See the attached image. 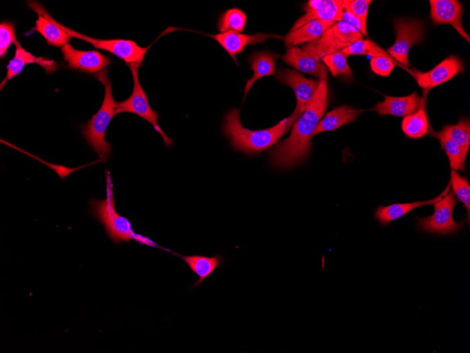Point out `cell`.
Here are the masks:
<instances>
[{"label": "cell", "mask_w": 470, "mask_h": 353, "mask_svg": "<svg viewBox=\"0 0 470 353\" xmlns=\"http://www.w3.org/2000/svg\"><path fill=\"white\" fill-rule=\"evenodd\" d=\"M275 78L293 89L296 97L294 112L300 116L313 100L319 81L307 79L298 71L288 68L277 70Z\"/></svg>", "instance_id": "10"}, {"label": "cell", "mask_w": 470, "mask_h": 353, "mask_svg": "<svg viewBox=\"0 0 470 353\" xmlns=\"http://www.w3.org/2000/svg\"><path fill=\"white\" fill-rule=\"evenodd\" d=\"M425 98L422 97L421 105L417 111L402 120V130L409 138H421L428 133L429 124L426 111Z\"/></svg>", "instance_id": "24"}, {"label": "cell", "mask_w": 470, "mask_h": 353, "mask_svg": "<svg viewBox=\"0 0 470 353\" xmlns=\"http://www.w3.org/2000/svg\"><path fill=\"white\" fill-rule=\"evenodd\" d=\"M27 5L36 13H39L44 17L51 20L63 30L67 32L71 37L82 39L91 44L97 49L108 51L123 60L127 65L138 63L141 66L144 63V59L149 47H140L134 41L130 39H101L87 36L56 21L50 16L46 8L37 1H27Z\"/></svg>", "instance_id": "5"}, {"label": "cell", "mask_w": 470, "mask_h": 353, "mask_svg": "<svg viewBox=\"0 0 470 353\" xmlns=\"http://www.w3.org/2000/svg\"><path fill=\"white\" fill-rule=\"evenodd\" d=\"M327 104V82L319 80L313 100L293 124L290 136L270 151L269 159L273 166L290 168L307 159L312 147L311 135L323 117Z\"/></svg>", "instance_id": "1"}, {"label": "cell", "mask_w": 470, "mask_h": 353, "mask_svg": "<svg viewBox=\"0 0 470 353\" xmlns=\"http://www.w3.org/2000/svg\"><path fill=\"white\" fill-rule=\"evenodd\" d=\"M341 20L348 23L359 30L362 35H364L365 37L368 36L367 29L362 26L360 20L350 12L343 9Z\"/></svg>", "instance_id": "35"}, {"label": "cell", "mask_w": 470, "mask_h": 353, "mask_svg": "<svg viewBox=\"0 0 470 353\" xmlns=\"http://www.w3.org/2000/svg\"><path fill=\"white\" fill-rule=\"evenodd\" d=\"M14 44L15 45V55L8 62L7 74L1 84V89H3L7 81L20 73L26 64L38 63L49 73L55 70L56 67L53 61L34 56L25 50L18 41H16Z\"/></svg>", "instance_id": "21"}, {"label": "cell", "mask_w": 470, "mask_h": 353, "mask_svg": "<svg viewBox=\"0 0 470 353\" xmlns=\"http://www.w3.org/2000/svg\"><path fill=\"white\" fill-rule=\"evenodd\" d=\"M371 0H342L343 9L357 17L362 26L367 29V18Z\"/></svg>", "instance_id": "32"}, {"label": "cell", "mask_w": 470, "mask_h": 353, "mask_svg": "<svg viewBox=\"0 0 470 353\" xmlns=\"http://www.w3.org/2000/svg\"><path fill=\"white\" fill-rule=\"evenodd\" d=\"M300 116L296 113L266 129L249 130L240 120V111L233 109L224 116L222 132L232 147L244 154L255 155L276 144L291 128Z\"/></svg>", "instance_id": "2"}, {"label": "cell", "mask_w": 470, "mask_h": 353, "mask_svg": "<svg viewBox=\"0 0 470 353\" xmlns=\"http://www.w3.org/2000/svg\"><path fill=\"white\" fill-rule=\"evenodd\" d=\"M436 136L440 140L441 147L447 156L451 169L456 171H464L467 154L456 142L449 137L439 132H436Z\"/></svg>", "instance_id": "29"}, {"label": "cell", "mask_w": 470, "mask_h": 353, "mask_svg": "<svg viewBox=\"0 0 470 353\" xmlns=\"http://www.w3.org/2000/svg\"><path fill=\"white\" fill-rule=\"evenodd\" d=\"M438 132L456 142L467 154L470 146V123L468 119H459L455 125H446Z\"/></svg>", "instance_id": "28"}, {"label": "cell", "mask_w": 470, "mask_h": 353, "mask_svg": "<svg viewBox=\"0 0 470 353\" xmlns=\"http://www.w3.org/2000/svg\"><path fill=\"white\" fill-rule=\"evenodd\" d=\"M303 9L305 13L295 22L291 30H296L313 20L341 21L342 0H310Z\"/></svg>", "instance_id": "15"}, {"label": "cell", "mask_w": 470, "mask_h": 353, "mask_svg": "<svg viewBox=\"0 0 470 353\" xmlns=\"http://www.w3.org/2000/svg\"><path fill=\"white\" fill-rule=\"evenodd\" d=\"M322 60L334 77L343 76L347 81L353 80L352 71L342 51L328 55Z\"/></svg>", "instance_id": "30"}, {"label": "cell", "mask_w": 470, "mask_h": 353, "mask_svg": "<svg viewBox=\"0 0 470 353\" xmlns=\"http://www.w3.org/2000/svg\"><path fill=\"white\" fill-rule=\"evenodd\" d=\"M205 35L215 39L238 66L236 54H241L247 45L262 44L269 38L284 39L281 35L262 32L248 35L229 31L215 35Z\"/></svg>", "instance_id": "13"}, {"label": "cell", "mask_w": 470, "mask_h": 353, "mask_svg": "<svg viewBox=\"0 0 470 353\" xmlns=\"http://www.w3.org/2000/svg\"><path fill=\"white\" fill-rule=\"evenodd\" d=\"M172 253L182 258L191 271L198 276V280L193 283L191 287H195L202 284L204 280L209 277L224 262V259L220 254H215L209 257L201 255L184 256L174 252Z\"/></svg>", "instance_id": "23"}, {"label": "cell", "mask_w": 470, "mask_h": 353, "mask_svg": "<svg viewBox=\"0 0 470 353\" xmlns=\"http://www.w3.org/2000/svg\"><path fill=\"white\" fill-rule=\"evenodd\" d=\"M335 23L333 20H310L296 30H290L284 38L285 46L288 49L303 43L313 42Z\"/></svg>", "instance_id": "20"}, {"label": "cell", "mask_w": 470, "mask_h": 353, "mask_svg": "<svg viewBox=\"0 0 470 353\" xmlns=\"http://www.w3.org/2000/svg\"><path fill=\"white\" fill-rule=\"evenodd\" d=\"M394 28L395 43L386 49V51L394 60L405 67L408 66L410 65L408 60L410 48L424 40V24L417 19L398 18L394 20Z\"/></svg>", "instance_id": "9"}, {"label": "cell", "mask_w": 470, "mask_h": 353, "mask_svg": "<svg viewBox=\"0 0 470 353\" xmlns=\"http://www.w3.org/2000/svg\"><path fill=\"white\" fill-rule=\"evenodd\" d=\"M348 57L350 55H367L371 57H384L391 60L395 65L405 69L412 75V70L394 60L386 51L371 39H362L353 42L341 51Z\"/></svg>", "instance_id": "26"}, {"label": "cell", "mask_w": 470, "mask_h": 353, "mask_svg": "<svg viewBox=\"0 0 470 353\" xmlns=\"http://www.w3.org/2000/svg\"><path fill=\"white\" fill-rule=\"evenodd\" d=\"M37 14V20L32 30L41 34L46 40L49 45L63 47L68 44L71 37L56 25L51 20Z\"/></svg>", "instance_id": "25"}, {"label": "cell", "mask_w": 470, "mask_h": 353, "mask_svg": "<svg viewBox=\"0 0 470 353\" xmlns=\"http://www.w3.org/2000/svg\"><path fill=\"white\" fill-rule=\"evenodd\" d=\"M281 59L298 71L318 78L319 80L327 79L326 66L298 47L287 49V52L282 56Z\"/></svg>", "instance_id": "17"}, {"label": "cell", "mask_w": 470, "mask_h": 353, "mask_svg": "<svg viewBox=\"0 0 470 353\" xmlns=\"http://www.w3.org/2000/svg\"><path fill=\"white\" fill-rule=\"evenodd\" d=\"M431 18L435 25L447 24L468 42L470 38L462 22L463 8L457 0H430Z\"/></svg>", "instance_id": "14"}, {"label": "cell", "mask_w": 470, "mask_h": 353, "mask_svg": "<svg viewBox=\"0 0 470 353\" xmlns=\"http://www.w3.org/2000/svg\"><path fill=\"white\" fill-rule=\"evenodd\" d=\"M450 183L456 198L462 202L466 209L467 221L469 223L470 186L468 180L466 178L461 176L457 171L452 170Z\"/></svg>", "instance_id": "31"}, {"label": "cell", "mask_w": 470, "mask_h": 353, "mask_svg": "<svg viewBox=\"0 0 470 353\" xmlns=\"http://www.w3.org/2000/svg\"><path fill=\"white\" fill-rule=\"evenodd\" d=\"M106 197L103 200L97 199L90 202V213L103 225L106 235L117 244L121 242H129L134 240L141 245L158 247L148 237L135 233L127 218L120 215L115 206L113 185L110 172L106 169ZM167 250L166 249H164ZM169 251V250H167Z\"/></svg>", "instance_id": "3"}, {"label": "cell", "mask_w": 470, "mask_h": 353, "mask_svg": "<svg viewBox=\"0 0 470 353\" xmlns=\"http://www.w3.org/2000/svg\"><path fill=\"white\" fill-rule=\"evenodd\" d=\"M421 100L422 97L417 92L405 97L386 95L384 100L378 102L371 110L381 116L392 115L405 118L418 110Z\"/></svg>", "instance_id": "16"}, {"label": "cell", "mask_w": 470, "mask_h": 353, "mask_svg": "<svg viewBox=\"0 0 470 353\" xmlns=\"http://www.w3.org/2000/svg\"><path fill=\"white\" fill-rule=\"evenodd\" d=\"M61 52L68 67L75 70L96 73L113 62L110 57L97 51L77 50L69 43L61 47Z\"/></svg>", "instance_id": "12"}, {"label": "cell", "mask_w": 470, "mask_h": 353, "mask_svg": "<svg viewBox=\"0 0 470 353\" xmlns=\"http://www.w3.org/2000/svg\"><path fill=\"white\" fill-rule=\"evenodd\" d=\"M394 63L384 57H372L370 66L374 73L381 76H388L394 68Z\"/></svg>", "instance_id": "34"}, {"label": "cell", "mask_w": 470, "mask_h": 353, "mask_svg": "<svg viewBox=\"0 0 470 353\" xmlns=\"http://www.w3.org/2000/svg\"><path fill=\"white\" fill-rule=\"evenodd\" d=\"M463 71L464 65L462 60L458 56L452 55L445 58L428 71L421 72L417 69H413L412 75L416 80L418 85L424 89L425 92H427Z\"/></svg>", "instance_id": "11"}, {"label": "cell", "mask_w": 470, "mask_h": 353, "mask_svg": "<svg viewBox=\"0 0 470 353\" xmlns=\"http://www.w3.org/2000/svg\"><path fill=\"white\" fill-rule=\"evenodd\" d=\"M96 78L104 86L103 101L99 111L82 127V134L89 146L98 154L100 161L106 163L112 151L111 145L106 140V131L118 108L112 84L108 76V68L94 73Z\"/></svg>", "instance_id": "4"}, {"label": "cell", "mask_w": 470, "mask_h": 353, "mask_svg": "<svg viewBox=\"0 0 470 353\" xmlns=\"http://www.w3.org/2000/svg\"><path fill=\"white\" fill-rule=\"evenodd\" d=\"M279 57V54L267 51H255L249 55L248 64L254 73L251 78L246 80L243 100L256 81L265 76H275V61Z\"/></svg>", "instance_id": "18"}, {"label": "cell", "mask_w": 470, "mask_h": 353, "mask_svg": "<svg viewBox=\"0 0 470 353\" xmlns=\"http://www.w3.org/2000/svg\"><path fill=\"white\" fill-rule=\"evenodd\" d=\"M450 183L449 182L445 190L440 195L429 200L410 203L393 204L388 206L379 205L375 211L374 217L381 225L386 226L390 223V222L401 218L417 208L425 205L433 204L450 191Z\"/></svg>", "instance_id": "19"}, {"label": "cell", "mask_w": 470, "mask_h": 353, "mask_svg": "<svg viewBox=\"0 0 470 353\" xmlns=\"http://www.w3.org/2000/svg\"><path fill=\"white\" fill-rule=\"evenodd\" d=\"M362 39L363 35L359 30L341 20L329 27L317 39L304 44L302 49L309 56L320 61Z\"/></svg>", "instance_id": "6"}, {"label": "cell", "mask_w": 470, "mask_h": 353, "mask_svg": "<svg viewBox=\"0 0 470 353\" xmlns=\"http://www.w3.org/2000/svg\"><path fill=\"white\" fill-rule=\"evenodd\" d=\"M247 16L240 8H232L222 13L217 20V28L220 32H241L245 30Z\"/></svg>", "instance_id": "27"}, {"label": "cell", "mask_w": 470, "mask_h": 353, "mask_svg": "<svg viewBox=\"0 0 470 353\" xmlns=\"http://www.w3.org/2000/svg\"><path fill=\"white\" fill-rule=\"evenodd\" d=\"M457 199L452 192H447L433 204V213L426 218L417 219V227L431 234L450 235L459 230L464 223H459L452 218V213Z\"/></svg>", "instance_id": "8"}, {"label": "cell", "mask_w": 470, "mask_h": 353, "mask_svg": "<svg viewBox=\"0 0 470 353\" xmlns=\"http://www.w3.org/2000/svg\"><path fill=\"white\" fill-rule=\"evenodd\" d=\"M17 41L15 25L9 21H2L0 23V57L3 58L8 49L12 43Z\"/></svg>", "instance_id": "33"}, {"label": "cell", "mask_w": 470, "mask_h": 353, "mask_svg": "<svg viewBox=\"0 0 470 353\" xmlns=\"http://www.w3.org/2000/svg\"><path fill=\"white\" fill-rule=\"evenodd\" d=\"M362 112L364 110L355 109L349 106H340L334 109L321 119L311 138L318 133L333 131L345 124L354 122Z\"/></svg>", "instance_id": "22"}, {"label": "cell", "mask_w": 470, "mask_h": 353, "mask_svg": "<svg viewBox=\"0 0 470 353\" xmlns=\"http://www.w3.org/2000/svg\"><path fill=\"white\" fill-rule=\"evenodd\" d=\"M133 78V90L132 94L125 100L118 103L115 115L121 113H131L137 115L150 123L153 128L163 139L165 146L170 147L173 140L170 139L160 127L158 122L159 114L150 106L147 95L143 89L139 79L138 70L140 66L138 63L128 64Z\"/></svg>", "instance_id": "7"}]
</instances>
